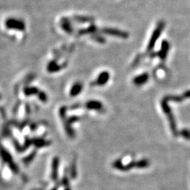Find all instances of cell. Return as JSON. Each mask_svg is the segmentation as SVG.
<instances>
[{"instance_id":"6","label":"cell","mask_w":190,"mask_h":190,"mask_svg":"<svg viewBox=\"0 0 190 190\" xmlns=\"http://www.w3.org/2000/svg\"><path fill=\"white\" fill-rule=\"evenodd\" d=\"M181 135L182 136L184 139H190V131L187 129H184L181 131Z\"/></svg>"},{"instance_id":"3","label":"cell","mask_w":190,"mask_h":190,"mask_svg":"<svg viewBox=\"0 0 190 190\" xmlns=\"http://www.w3.org/2000/svg\"><path fill=\"white\" fill-rule=\"evenodd\" d=\"M148 78H149V76H148V74L145 72V73L141 74V75L136 76L134 79H133V82H134V84L138 86L142 85L146 83L147 82Z\"/></svg>"},{"instance_id":"5","label":"cell","mask_w":190,"mask_h":190,"mask_svg":"<svg viewBox=\"0 0 190 190\" xmlns=\"http://www.w3.org/2000/svg\"><path fill=\"white\" fill-rule=\"evenodd\" d=\"M88 108H94V109L96 110H101L102 109V105L101 103L96 101H91L88 103L87 104Z\"/></svg>"},{"instance_id":"1","label":"cell","mask_w":190,"mask_h":190,"mask_svg":"<svg viewBox=\"0 0 190 190\" xmlns=\"http://www.w3.org/2000/svg\"><path fill=\"white\" fill-rule=\"evenodd\" d=\"M149 165V162L147 160H140L138 161H132L124 165L120 160H117L113 163V167L121 171H127L132 168H145Z\"/></svg>"},{"instance_id":"2","label":"cell","mask_w":190,"mask_h":190,"mask_svg":"<svg viewBox=\"0 0 190 190\" xmlns=\"http://www.w3.org/2000/svg\"><path fill=\"white\" fill-rule=\"evenodd\" d=\"M161 107L164 113H165V114L167 115V119H168L169 122H170V129L172 130V134L175 136H177V134H178L177 129V125L175 123L173 115H172V112L170 110V107L167 105V101L165 98H163V99L161 101Z\"/></svg>"},{"instance_id":"4","label":"cell","mask_w":190,"mask_h":190,"mask_svg":"<svg viewBox=\"0 0 190 190\" xmlns=\"http://www.w3.org/2000/svg\"><path fill=\"white\" fill-rule=\"evenodd\" d=\"M108 80H109V73L108 72H103L100 74L96 80V84L99 85H103L106 84Z\"/></svg>"}]
</instances>
